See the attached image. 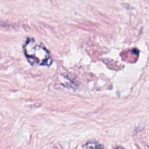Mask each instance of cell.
I'll use <instances>...</instances> for the list:
<instances>
[{"label":"cell","instance_id":"6da1fadb","mask_svg":"<svg viewBox=\"0 0 149 149\" xmlns=\"http://www.w3.org/2000/svg\"><path fill=\"white\" fill-rule=\"evenodd\" d=\"M23 49L28 61L31 65L49 66L52 64V59L49 51L38 45L33 39L29 38L26 40Z\"/></svg>","mask_w":149,"mask_h":149},{"label":"cell","instance_id":"7a4b0ae2","mask_svg":"<svg viewBox=\"0 0 149 149\" xmlns=\"http://www.w3.org/2000/svg\"><path fill=\"white\" fill-rule=\"evenodd\" d=\"M84 148H103V146L100 145V143H95V142H92V143H87L85 146H84Z\"/></svg>","mask_w":149,"mask_h":149}]
</instances>
